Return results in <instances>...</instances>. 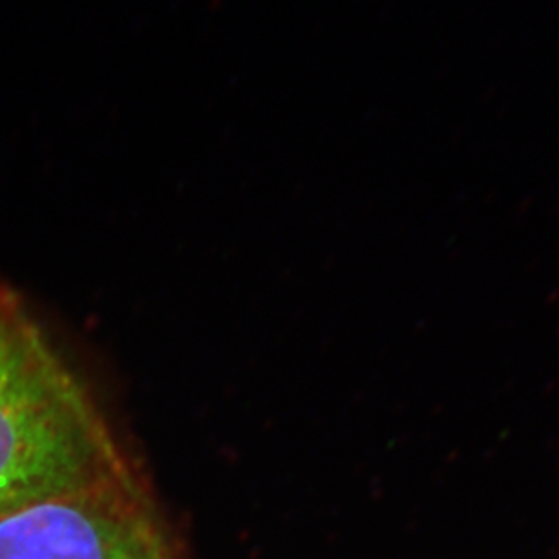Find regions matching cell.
I'll list each match as a JSON object with an SVG mask.
<instances>
[{"mask_svg": "<svg viewBox=\"0 0 559 559\" xmlns=\"http://www.w3.org/2000/svg\"><path fill=\"white\" fill-rule=\"evenodd\" d=\"M130 465L86 385L0 282V516Z\"/></svg>", "mask_w": 559, "mask_h": 559, "instance_id": "6da1fadb", "label": "cell"}, {"mask_svg": "<svg viewBox=\"0 0 559 559\" xmlns=\"http://www.w3.org/2000/svg\"><path fill=\"white\" fill-rule=\"evenodd\" d=\"M0 559H182L135 463L0 516Z\"/></svg>", "mask_w": 559, "mask_h": 559, "instance_id": "7a4b0ae2", "label": "cell"}]
</instances>
